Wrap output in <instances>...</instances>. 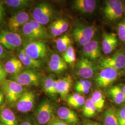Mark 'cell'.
<instances>
[{
  "mask_svg": "<svg viewBox=\"0 0 125 125\" xmlns=\"http://www.w3.org/2000/svg\"><path fill=\"white\" fill-rule=\"evenodd\" d=\"M41 74L35 69L23 70L17 74L13 76L12 80L14 81L23 87L37 86L40 84Z\"/></svg>",
  "mask_w": 125,
  "mask_h": 125,
  "instance_id": "6da1fadb",
  "label": "cell"
},
{
  "mask_svg": "<svg viewBox=\"0 0 125 125\" xmlns=\"http://www.w3.org/2000/svg\"><path fill=\"white\" fill-rule=\"evenodd\" d=\"M0 86L1 90L10 103H17L25 92L22 86L12 80L6 79Z\"/></svg>",
  "mask_w": 125,
  "mask_h": 125,
  "instance_id": "7a4b0ae2",
  "label": "cell"
},
{
  "mask_svg": "<svg viewBox=\"0 0 125 125\" xmlns=\"http://www.w3.org/2000/svg\"><path fill=\"white\" fill-rule=\"evenodd\" d=\"M38 125H50L55 119L52 104L48 100H44L39 105L35 113Z\"/></svg>",
  "mask_w": 125,
  "mask_h": 125,
  "instance_id": "3957f363",
  "label": "cell"
},
{
  "mask_svg": "<svg viewBox=\"0 0 125 125\" xmlns=\"http://www.w3.org/2000/svg\"><path fill=\"white\" fill-rule=\"evenodd\" d=\"M103 12L105 18L110 22H115L120 20L124 13L122 2L119 0L105 1Z\"/></svg>",
  "mask_w": 125,
  "mask_h": 125,
  "instance_id": "277c9868",
  "label": "cell"
},
{
  "mask_svg": "<svg viewBox=\"0 0 125 125\" xmlns=\"http://www.w3.org/2000/svg\"><path fill=\"white\" fill-rule=\"evenodd\" d=\"M54 10L50 5L43 2L37 5L32 12L33 20L42 25H45L53 17Z\"/></svg>",
  "mask_w": 125,
  "mask_h": 125,
  "instance_id": "5b68a950",
  "label": "cell"
},
{
  "mask_svg": "<svg viewBox=\"0 0 125 125\" xmlns=\"http://www.w3.org/2000/svg\"><path fill=\"white\" fill-rule=\"evenodd\" d=\"M23 50L31 58L38 60L45 58L48 52L47 45L42 40L29 41Z\"/></svg>",
  "mask_w": 125,
  "mask_h": 125,
  "instance_id": "8992f818",
  "label": "cell"
},
{
  "mask_svg": "<svg viewBox=\"0 0 125 125\" xmlns=\"http://www.w3.org/2000/svg\"><path fill=\"white\" fill-rule=\"evenodd\" d=\"M96 31L94 26L78 25L73 30V36L79 45L83 46L92 40Z\"/></svg>",
  "mask_w": 125,
  "mask_h": 125,
  "instance_id": "52a82bcc",
  "label": "cell"
},
{
  "mask_svg": "<svg viewBox=\"0 0 125 125\" xmlns=\"http://www.w3.org/2000/svg\"><path fill=\"white\" fill-rule=\"evenodd\" d=\"M22 38L16 32L8 31L0 32V45L6 49H15L22 45Z\"/></svg>",
  "mask_w": 125,
  "mask_h": 125,
  "instance_id": "ba28073f",
  "label": "cell"
},
{
  "mask_svg": "<svg viewBox=\"0 0 125 125\" xmlns=\"http://www.w3.org/2000/svg\"><path fill=\"white\" fill-rule=\"evenodd\" d=\"M100 65L103 69L112 68L117 71L125 68V52L119 51L110 57L102 58Z\"/></svg>",
  "mask_w": 125,
  "mask_h": 125,
  "instance_id": "9c48e42d",
  "label": "cell"
},
{
  "mask_svg": "<svg viewBox=\"0 0 125 125\" xmlns=\"http://www.w3.org/2000/svg\"><path fill=\"white\" fill-rule=\"evenodd\" d=\"M118 76V71L112 68H105L99 72L95 79L96 85L101 88H106L115 82Z\"/></svg>",
  "mask_w": 125,
  "mask_h": 125,
  "instance_id": "30bf717a",
  "label": "cell"
},
{
  "mask_svg": "<svg viewBox=\"0 0 125 125\" xmlns=\"http://www.w3.org/2000/svg\"><path fill=\"white\" fill-rule=\"evenodd\" d=\"M76 68L77 74L85 79L92 77L95 72L94 63L85 58H81L76 64Z\"/></svg>",
  "mask_w": 125,
  "mask_h": 125,
  "instance_id": "8fae6325",
  "label": "cell"
},
{
  "mask_svg": "<svg viewBox=\"0 0 125 125\" xmlns=\"http://www.w3.org/2000/svg\"><path fill=\"white\" fill-rule=\"evenodd\" d=\"M35 94L31 91H25L16 104L18 111L21 113L29 112L34 107Z\"/></svg>",
  "mask_w": 125,
  "mask_h": 125,
  "instance_id": "7c38bea8",
  "label": "cell"
},
{
  "mask_svg": "<svg viewBox=\"0 0 125 125\" xmlns=\"http://www.w3.org/2000/svg\"><path fill=\"white\" fill-rule=\"evenodd\" d=\"M30 21V15L27 11L22 10L15 13L9 19L8 26L9 29L15 32Z\"/></svg>",
  "mask_w": 125,
  "mask_h": 125,
  "instance_id": "4fadbf2b",
  "label": "cell"
},
{
  "mask_svg": "<svg viewBox=\"0 0 125 125\" xmlns=\"http://www.w3.org/2000/svg\"><path fill=\"white\" fill-rule=\"evenodd\" d=\"M83 54L85 58L94 60L100 57L101 50L98 41L91 40L83 47Z\"/></svg>",
  "mask_w": 125,
  "mask_h": 125,
  "instance_id": "5bb4252c",
  "label": "cell"
},
{
  "mask_svg": "<svg viewBox=\"0 0 125 125\" xmlns=\"http://www.w3.org/2000/svg\"><path fill=\"white\" fill-rule=\"evenodd\" d=\"M48 67L51 72L59 74L64 72L67 69V63L59 55L53 54L50 57Z\"/></svg>",
  "mask_w": 125,
  "mask_h": 125,
  "instance_id": "9a60e30c",
  "label": "cell"
},
{
  "mask_svg": "<svg viewBox=\"0 0 125 125\" xmlns=\"http://www.w3.org/2000/svg\"><path fill=\"white\" fill-rule=\"evenodd\" d=\"M96 1L94 0H76L73 7L76 11L83 13H91L95 10Z\"/></svg>",
  "mask_w": 125,
  "mask_h": 125,
  "instance_id": "2e32d148",
  "label": "cell"
},
{
  "mask_svg": "<svg viewBox=\"0 0 125 125\" xmlns=\"http://www.w3.org/2000/svg\"><path fill=\"white\" fill-rule=\"evenodd\" d=\"M118 44L116 34L114 33H105L103 35L102 49L105 54L110 53L115 49Z\"/></svg>",
  "mask_w": 125,
  "mask_h": 125,
  "instance_id": "e0dca14e",
  "label": "cell"
},
{
  "mask_svg": "<svg viewBox=\"0 0 125 125\" xmlns=\"http://www.w3.org/2000/svg\"><path fill=\"white\" fill-rule=\"evenodd\" d=\"M72 79L68 76L57 79V92L62 99H65L69 94L72 85Z\"/></svg>",
  "mask_w": 125,
  "mask_h": 125,
  "instance_id": "ac0fdd59",
  "label": "cell"
},
{
  "mask_svg": "<svg viewBox=\"0 0 125 125\" xmlns=\"http://www.w3.org/2000/svg\"><path fill=\"white\" fill-rule=\"evenodd\" d=\"M58 117L61 120L68 124H76L79 119L76 113L66 107H59L57 111Z\"/></svg>",
  "mask_w": 125,
  "mask_h": 125,
  "instance_id": "d6986e66",
  "label": "cell"
},
{
  "mask_svg": "<svg viewBox=\"0 0 125 125\" xmlns=\"http://www.w3.org/2000/svg\"><path fill=\"white\" fill-rule=\"evenodd\" d=\"M19 59L22 63L23 66L31 69H38L42 67L43 63L41 60H35L31 58L22 49L21 50L18 54Z\"/></svg>",
  "mask_w": 125,
  "mask_h": 125,
  "instance_id": "ffe728a7",
  "label": "cell"
},
{
  "mask_svg": "<svg viewBox=\"0 0 125 125\" xmlns=\"http://www.w3.org/2000/svg\"><path fill=\"white\" fill-rule=\"evenodd\" d=\"M4 68L7 74L14 76L22 71L24 66L19 59L13 58L6 62Z\"/></svg>",
  "mask_w": 125,
  "mask_h": 125,
  "instance_id": "44dd1931",
  "label": "cell"
},
{
  "mask_svg": "<svg viewBox=\"0 0 125 125\" xmlns=\"http://www.w3.org/2000/svg\"><path fill=\"white\" fill-rule=\"evenodd\" d=\"M57 80L53 75L47 76L43 82V88L46 94L52 97H55L57 92Z\"/></svg>",
  "mask_w": 125,
  "mask_h": 125,
  "instance_id": "7402d4cb",
  "label": "cell"
},
{
  "mask_svg": "<svg viewBox=\"0 0 125 125\" xmlns=\"http://www.w3.org/2000/svg\"><path fill=\"white\" fill-rule=\"evenodd\" d=\"M0 121L3 125H17L15 114L9 108H4L0 112Z\"/></svg>",
  "mask_w": 125,
  "mask_h": 125,
  "instance_id": "603a6c76",
  "label": "cell"
},
{
  "mask_svg": "<svg viewBox=\"0 0 125 125\" xmlns=\"http://www.w3.org/2000/svg\"><path fill=\"white\" fill-rule=\"evenodd\" d=\"M104 119L105 125H119L117 110L114 107H109L106 110Z\"/></svg>",
  "mask_w": 125,
  "mask_h": 125,
  "instance_id": "cb8c5ba5",
  "label": "cell"
},
{
  "mask_svg": "<svg viewBox=\"0 0 125 125\" xmlns=\"http://www.w3.org/2000/svg\"><path fill=\"white\" fill-rule=\"evenodd\" d=\"M29 22L33 28L38 40H41L49 38L50 35L48 31L43 25H41L33 20L30 21Z\"/></svg>",
  "mask_w": 125,
  "mask_h": 125,
  "instance_id": "d4e9b609",
  "label": "cell"
},
{
  "mask_svg": "<svg viewBox=\"0 0 125 125\" xmlns=\"http://www.w3.org/2000/svg\"><path fill=\"white\" fill-rule=\"evenodd\" d=\"M109 95L112 97L114 102L117 104H121L125 102L124 94L122 89L119 86H114L108 91Z\"/></svg>",
  "mask_w": 125,
  "mask_h": 125,
  "instance_id": "484cf974",
  "label": "cell"
},
{
  "mask_svg": "<svg viewBox=\"0 0 125 125\" xmlns=\"http://www.w3.org/2000/svg\"><path fill=\"white\" fill-rule=\"evenodd\" d=\"M91 100L96 107V110L101 111L104 106L105 99L102 92L99 90H95L92 94Z\"/></svg>",
  "mask_w": 125,
  "mask_h": 125,
  "instance_id": "4316f807",
  "label": "cell"
},
{
  "mask_svg": "<svg viewBox=\"0 0 125 125\" xmlns=\"http://www.w3.org/2000/svg\"><path fill=\"white\" fill-rule=\"evenodd\" d=\"M3 2L10 8L16 9H24L30 6L31 1L27 0H6Z\"/></svg>",
  "mask_w": 125,
  "mask_h": 125,
  "instance_id": "83f0119b",
  "label": "cell"
},
{
  "mask_svg": "<svg viewBox=\"0 0 125 125\" xmlns=\"http://www.w3.org/2000/svg\"><path fill=\"white\" fill-rule=\"evenodd\" d=\"M71 39L67 34L63 35L56 40V47L59 52H64L71 45Z\"/></svg>",
  "mask_w": 125,
  "mask_h": 125,
  "instance_id": "f1b7e54d",
  "label": "cell"
},
{
  "mask_svg": "<svg viewBox=\"0 0 125 125\" xmlns=\"http://www.w3.org/2000/svg\"><path fill=\"white\" fill-rule=\"evenodd\" d=\"M96 110V108L91 99H87L85 101L83 107V115L87 118L92 117L94 115Z\"/></svg>",
  "mask_w": 125,
  "mask_h": 125,
  "instance_id": "f546056e",
  "label": "cell"
},
{
  "mask_svg": "<svg viewBox=\"0 0 125 125\" xmlns=\"http://www.w3.org/2000/svg\"><path fill=\"white\" fill-rule=\"evenodd\" d=\"M62 58L65 62L69 64H72L76 61L75 51L72 45H70L64 52Z\"/></svg>",
  "mask_w": 125,
  "mask_h": 125,
  "instance_id": "4dcf8cb0",
  "label": "cell"
},
{
  "mask_svg": "<svg viewBox=\"0 0 125 125\" xmlns=\"http://www.w3.org/2000/svg\"><path fill=\"white\" fill-rule=\"evenodd\" d=\"M49 29L51 34L54 37L59 36L62 33L58 20L54 21L50 25Z\"/></svg>",
  "mask_w": 125,
  "mask_h": 125,
  "instance_id": "1f68e13d",
  "label": "cell"
},
{
  "mask_svg": "<svg viewBox=\"0 0 125 125\" xmlns=\"http://www.w3.org/2000/svg\"><path fill=\"white\" fill-rule=\"evenodd\" d=\"M91 86V83L89 81L85 80V83L83 85L79 87H75V89L76 91L78 93L88 94L89 93Z\"/></svg>",
  "mask_w": 125,
  "mask_h": 125,
  "instance_id": "d6a6232c",
  "label": "cell"
},
{
  "mask_svg": "<svg viewBox=\"0 0 125 125\" xmlns=\"http://www.w3.org/2000/svg\"><path fill=\"white\" fill-rule=\"evenodd\" d=\"M117 33L120 40L125 43V19L122 21L118 25Z\"/></svg>",
  "mask_w": 125,
  "mask_h": 125,
  "instance_id": "836d02e7",
  "label": "cell"
},
{
  "mask_svg": "<svg viewBox=\"0 0 125 125\" xmlns=\"http://www.w3.org/2000/svg\"><path fill=\"white\" fill-rule=\"evenodd\" d=\"M119 125H125V105L117 110Z\"/></svg>",
  "mask_w": 125,
  "mask_h": 125,
  "instance_id": "e575fe53",
  "label": "cell"
},
{
  "mask_svg": "<svg viewBox=\"0 0 125 125\" xmlns=\"http://www.w3.org/2000/svg\"><path fill=\"white\" fill-rule=\"evenodd\" d=\"M80 96V94L79 93L73 94L69 96L67 99V102L68 104L72 107L73 105L77 101V100L79 99Z\"/></svg>",
  "mask_w": 125,
  "mask_h": 125,
  "instance_id": "d590c367",
  "label": "cell"
},
{
  "mask_svg": "<svg viewBox=\"0 0 125 125\" xmlns=\"http://www.w3.org/2000/svg\"><path fill=\"white\" fill-rule=\"evenodd\" d=\"M7 74L4 68L0 64V85L6 80Z\"/></svg>",
  "mask_w": 125,
  "mask_h": 125,
  "instance_id": "8d00e7d4",
  "label": "cell"
},
{
  "mask_svg": "<svg viewBox=\"0 0 125 125\" xmlns=\"http://www.w3.org/2000/svg\"><path fill=\"white\" fill-rule=\"evenodd\" d=\"M58 21L59 23L62 33H64L67 31L69 27V25L67 21L63 19H59L58 20Z\"/></svg>",
  "mask_w": 125,
  "mask_h": 125,
  "instance_id": "74e56055",
  "label": "cell"
},
{
  "mask_svg": "<svg viewBox=\"0 0 125 125\" xmlns=\"http://www.w3.org/2000/svg\"><path fill=\"white\" fill-rule=\"evenodd\" d=\"M85 98L83 95H81L80 97L77 100V101L75 103V104L73 105V107H80L82 105H83L85 103Z\"/></svg>",
  "mask_w": 125,
  "mask_h": 125,
  "instance_id": "f35d334b",
  "label": "cell"
},
{
  "mask_svg": "<svg viewBox=\"0 0 125 125\" xmlns=\"http://www.w3.org/2000/svg\"><path fill=\"white\" fill-rule=\"evenodd\" d=\"M8 56V53L5 51V48L0 45V61L6 58Z\"/></svg>",
  "mask_w": 125,
  "mask_h": 125,
  "instance_id": "ab89813d",
  "label": "cell"
},
{
  "mask_svg": "<svg viewBox=\"0 0 125 125\" xmlns=\"http://www.w3.org/2000/svg\"><path fill=\"white\" fill-rule=\"evenodd\" d=\"M50 125H70L66 122L62 121L61 120H58L55 119Z\"/></svg>",
  "mask_w": 125,
  "mask_h": 125,
  "instance_id": "60d3db41",
  "label": "cell"
},
{
  "mask_svg": "<svg viewBox=\"0 0 125 125\" xmlns=\"http://www.w3.org/2000/svg\"><path fill=\"white\" fill-rule=\"evenodd\" d=\"M4 15V7L1 3H0V23L1 22Z\"/></svg>",
  "mask_w": 125,
  "mask_h": 125,
  "instance_id": "b9f144b4",
  "label": "cell"
},
{
  "mask_svg": "<svg viewBox=\"0 0 125 125\" xmlns=\"http://www.w3.org/2000/svg\"><path fill=\"white\" fill-rule=\"evenodd\" d=\"M4 94L2 91L0 90V106L3 103V101L4 100Z\"/></svg>",
  "mask_w": 125,
  "mask_h": 125,
  "instance_id": "7bdbcfd3",
  "label": "cell"
},
{
  "mask_svg": "<svg viewBox=\"0 0 125 125\" xmlns=\"http://www.w3.org/2000/svg\"><path fill=\"white\" fill-rule=\"evenodd\" d=\"M21 125H33L31 122L29 121H25L23 122Z\"/></svg>",
  "mask_w": 125,
  "mask_h": 125,
  "instance_id": "ee69618b",
  "label": "cell"
},
{
  "mask_svg": "<svg viewBox=\"0 0 125 125\" xmlns=\"http://www.w3.org/2000/svg\"><path fill=\"white\" fill-rule=\"evenodd\" d=\"M84 125H100L98 123L93 122H88L85 123Z\"/></svg>",
  "mask_w": 125,
  "mask_h": 125,
  "instance_id": "f6af8a7d",
  "label": "cell"
},
{
  "mask_svg": "<svg viewBox=\"0 0 125 125\" xmlns=\"http://www.w3.org/2000/svg\"><path fill=\"white\" fill-rule=\"evenodd\" d=\"M122 90H123V92L124 93V96H125V85L123 86V88H122Z\"/></svg>",
  "mask_w": 125,
  "mask_h": 125,
  "instance_id": "bcb514c9",
  "label": "cell"
},
{
  "mask_svg": "<svg viewBox=\"0 0 125 125\" xmlns=\"http://www.w3.org/2000/svg\"><path fill=\"white\" fill-rule=\"evenodd\" d=\"M0 125H3L1 123H0Z\"/></svg>",
  "mask_w": 125,
  "mask_h": 125,
  "instance_id": "7dc6e473",
  "label": "cell"
}]
</instances>
